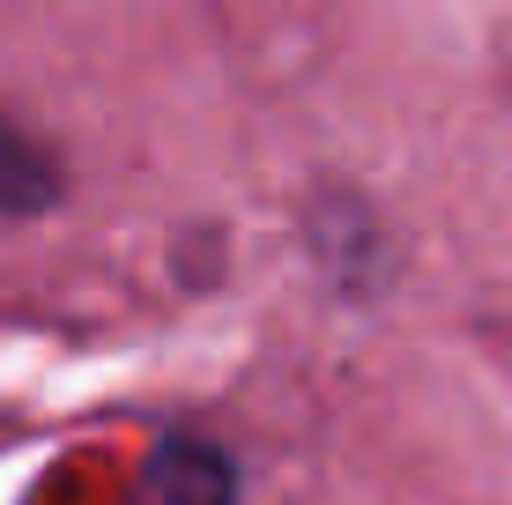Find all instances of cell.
<instances>
[{"label":"cell","instance_id":"2","mask_svg":"<svg viewBox=\"0 0 512 505\" xmlns=\"http://www.w3.org/2000/svg\"><path fill=\"white\" fill-rule=\"evenodd\" d=\"M60 201V164L0 112V216H38Z\"/></svg>","mask_w":512,"mask_h":505},{"label":"cell","instance_id":"1","mask_svg":"<svg viewBox=\"0 0 512 505\" xmlns=\"http://www.w3.org/2000/svg\"><path fill=\"white\" fill-rule=\"evenodd\" d=\"M141 505H238V468L223 446L171 431L141 468Z\"/></svg>","mask_w":512,"mask_h":505}]
</instances>
